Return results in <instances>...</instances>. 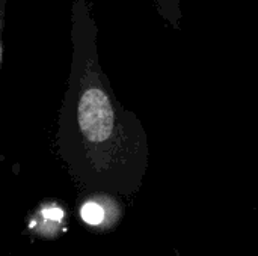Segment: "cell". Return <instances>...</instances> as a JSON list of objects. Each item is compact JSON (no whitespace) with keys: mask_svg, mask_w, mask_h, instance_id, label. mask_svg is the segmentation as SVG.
Masks as SVG:
<instances>
[{"mask_svg":"<svg viewBox=\"0 0 258 256\" xmlns=\"http://www.w3.org/2000/svg\"><path fill=\"white\" fill-rule=\"evenodd\" d=\"M91 0L71 3V66L59 115L57 149L71 177L89 195L121 190L133 158L122 109L100 65Z\"/></svg>","mask_w":258,"mask_h":256,"instance_id":"cell-1","label":"cell"},{"mask_svg":"<svg viewBox=\"0 0 258 256\" xmlns=\"http://www.w3.org/2000/svg\"><path fill=\"white\" fill-rule=\"evenodd\" d=\"M104 195H92L80 208V217L82 220L94 228H100L107 222V213H106V204L103 202Z\"/></svg>","mask_w":258,"mask_h":256,"instance_id":"cell-2","label":"cell"},{"mask_svg":"<svg viewBox=\"0 0 258 256\" xmlns=\"http://www.w3.org/2000/svg\"><path fill=\"white\" fill-rule=\"evenodd\" d=\"M157 12L160 17L172 26L175 30L181 29V20H183V12H181V5L180 0H153Z\"/></svg>","mask_w":258,"mask_h":256,"instance_id":"cell-3","label":"cell"},{"mask_svg":"<svg viewBox=\"0 0 258 256\" xmlns=\"http://www.w3.org/2000/svg\"><path fill=\"white\" fill-rule=\"evenodd\" d=\"M6 2L8 0H0V68H2V60H3V27H5Z\"/></svg>","mask_w":258,"mask_h":256,"instance_id":"cell-4","label":"cell"}]
</instances>
